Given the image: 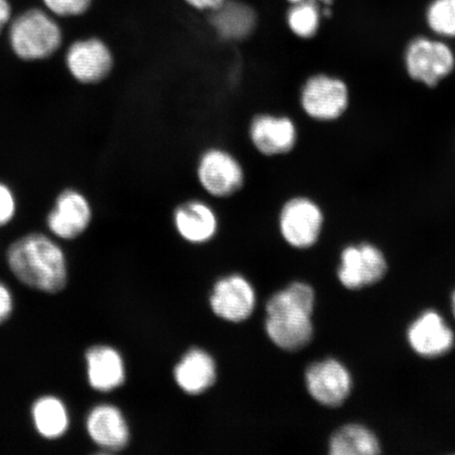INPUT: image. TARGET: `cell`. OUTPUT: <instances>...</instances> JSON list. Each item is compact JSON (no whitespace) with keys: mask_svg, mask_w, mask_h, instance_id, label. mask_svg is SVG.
I'll return each mask as SVG.
<instances>
[{"mask_svg":"<svg viewBox=\"0 0 455 455\" xmlns=\"http://www.w3.org/2000/svg\"><path fill=\"white\" fill-rule=\"evenodd\" d=\"M325 212L316 199L304 195L289 197L278 214V229L283 241L297 249H308L320 240Z\"/></svg>","mask_w":455,"mask_h":455,"instance_id":"8992f818","label":"cell"},{"mask_svg":"<svg viewBox=\"0 0 455 455\" xmlns=\"http://www.w3.org/2000/svg\"><path fill=\"white\" fill-rule=\"evenodd\" d=\"M451 305H452L453 315L455 317V291L452 294Z\"/></svg>","mask_w":455,"mask_h":455,"instance_id":"4dcf8cb0","label":"cell"},{"mask_svg":"<svg viewBox=\"0 0 455 455\" xmlns=\"http://www.w3.org/2000/svg\"><path fill=\"white\" fill-rule=\"evenodd\" d=\"M44 7L55 17L71 19L88 12L94 0H43Z\"/></svg>","mask_w":455,"mask_h":455,"instance_id":"cb8c5ba5","label":"cell"},{"mask_svg":"<svg viewBox=\"0 0 455 455\" xmlns=\"http://www.w3.org/2000/svg\"><path fill=\"white\" fill-rule=\"evenodd\" d=\"M210 306L221 320L235 323L247 321L255 309V290L243 275L225 276L214 284Z\"/></svg>","mask_w":455,"mask_h":455,"instance_id":"4fadbf2b","label":"cell"},{"mask_svg":"<svg viewBox=\"0 0 455 455\" xmlns=\"http://www.w3.org/2000/svg\"><path fill=\"white\" fill-rule=\"evenodd\" d=\"M218 369L207 351L193 348L185 354L174 368V379L185 394L203 395L215 384Z\"/></svg>","mask_w":455,"mask_h":455,"instance_id":"d6986e66","label":"cell"},{"mask_svg":"<svg viewBox=\"0 0 455 455\" xmlns=\"http://www.w3.org/2000/svg\"><path fill=\"white\" fill-rule=\"evenodd\" d=\"M7 263L11 272L25 286L56 294L68 283V264L64 250L41 232L28 233L10 244Z\"/></svg>","mask_w":455,"mask_h":455,"instance_id":"6da1fadb","label":"cell"},{"mask_svg":"<svg viewBox=\"0 0 455 455\" xmlns=\"http://www.w3.org/2000/svg\"><path fill=\"white\" fill-rule=\"evenodd\" d=\"M19 203L12 188L0 180V228L8 226L15 219Z\"/></svg>","mask_w":455,"mask_h":455,"instance_id":"d4e9b609","label":"cell"},{"mask_svg":"<svg viewBox=\"0 0 455 455\" xmlns=\"http://www.w3.org/2000/svg\"><path fill=\"white\" fill-rule=\"evenodd\" d=\"M31 415L38 435L45 440L60 439L69 430V411L60 397L54 395L38 397L33 403Z\"/></svg>","mask_w":455,"mask_h":455,"instance_id":"ffe728a7","label":"cell"},{"mask_svg":"<svg viewBox=\"0 0 455 455\" xmlns=\"http://www.w3.org/2000/svg\"><path fill=\"white\" fill-rule=\"evenodd\" d=\"M210 25L223 41L243 42L253 36L259 26V14L253 5L243 0H227L209 14Z\"/></svg>","mask_w":455,"mask_h":455,"instance_id":"e0dca14e","label":"cell"},{"mask_svg":"<svg viewBox=\"0 0 455 455\" xmlns=\"http://www.w3.org/2000/svg\"><path fill=\"white\" fill-rule=\"evenodd\" d=\"M403 71L414 84L435 90L455 72L452 43L429 33L418 34L407 41L402 55Z\"/></svg>","mask_w":455,"mask_h":455,"instance_id":"277c9868","label":"cell"},{"mask_svg":"<svg viewBox=\"0 0 455 455\" xmlns=\"http://www.w3.org/2000/svg\"><path fill=\"white\" fill-rule=\"evenodd\" d=\"M388 265L380 249L371 243L349 244L340 254L339 280L344 287L358 290L372 286L385 276Z\"/></svg>","mask_w":455,"mask_h":455,"instance_id":"30bf717a","label":"cell"},{"mask_svg":"<svg viewBox=\"0 0 455 455\" xmlns=\"http://www.w3.org/2000/svg\"><path fill=\"white\" fill-rule=\"evenodd\" d=\"M313 2L320 5L325 20L331 19L335 0H313Z\"/></svg>","mask_w":455,"mask_h":455,"instance_id":"f1b7e54d","label":"cell"},{"mask_svg":"<svg viewBox=\"0 0 455 455\" xmlns=\"http://www.w3.org/2000/svg\"><path fill=\"white\" fill-rule=\"evenodd\" d=\"M315 293L308 283L294 282L273 294L266 305L265 330L278 348L299 351L313 338Z\"/></svg>","mask_w":455,"mask_h":455,"instance_id":"7a4b0ae2","label":"cell"},{"mask_svg":"<svg viewBox=\"0 0 455 455\" xmlns=\"http://www.w3.org/2000/svg\"><path fill=\"white\" fill-rule=\"evenodd\" d=\"M188 7L198 12L212 13L213 11L223 5L227 0H183Z\"/></svg>","mask_w":455,"mask_h":455,"instance_id":"4316f807","label":"cell"},{"mask_svg":"<svg viewBox=\"0 0 455 455\" xmlns=\"http://www.w3.org/2000/svg\"><path fill=\"white\" fill-rule=\"evenodd\" d=\"M351 101L349 84L333 73L320 71L310 74L299 91L300 111L317 124L340 121L348 113Z\"/></svg>","mask_w":455,"mask_h":455,"instance_id":"5b68a950","label":"cell"},{"mask_svg":"<svg viewBox=\"0 0 455 455\" xmlns=\"http://www.w3.org/2000/svg\"><path fill=\"white\" fill-rule=\"evenodd\" d=\"M173 224L187 243L203 244L212 241L219 232L215 210L201 199H189L179 204L173 212Z\"/></svg>","mask_w":455,"mask_h":455,"instance_id":"2e32d148","label":"cell"},{"mask_svg":"<svg viewBox=\"0 0 455 455\" xmlns=\"http://www.w3.org/2000/svg\"><path fill=\"white\" fill-rule=\"evenodd\" d=\"M12 19V7L9 0H0V34L9 26Z\"/></svg>","mask_w":455,"mask_h":455,"instance_id":"83f0119b","label":"cell"},{"mask_svg":"<svg viewBox=\"0 0 455 455\" xmlns=\"http://www.w3.org/2000/svg\"><path fill=\"white\" fill-rule=\"evenodd\" d=\"M196 176L204 192L216 198L235 196L246 181L242 163L220 147L209 148L202 153L196 164Z\"/></svg>","mask_w":455,"mask_h":455,"instance_id":"52a82bcc","label":"cell"},{"mask_svg":"<svg viewBox=\"0 0 455 455\" xmlns=\"http://www.w3.org/2000/svg\"><path fill=\"white\" fill-rule=\"evenodd\" d=\"M8 28L10 49L22 61L48 60L64 44V32L49 11L26 10L14 17Z\"/></svg>","mask_w":455,"mask_h":455,"instance_id":"3957f363","label":"cell"},{"mask_svg":"<svg viewBox=\"0 0 455 455\" xmlns=\"http://www.w3.org/2000/svg\"><path fill=\"white\" fill-rule=\"evenodd\" d=\"M423 20L427 33L447 42H455V0H428Z\"/></svg>","mask_w":455,"mask_h":455,"instance_id":"603a6c76","label":"cell"},{"mask_svg":"<svg viewBox=\"0 0 455 455\" xmlns=\"http://www.w3.org/2000/svg\"><path fill=\"white\" fill-rule=\"evenodd\" d=\"M407 339L411 348L427 358L446 355L454 346V333L443 318L435 311L420 315L408 328Z\"/></svg>","mask_w":455,"mask_h":455,"instance_id":"5bb4252c","label":"cell"},{"mask_svg":"<svg viewBox=\"0 0 455 455\" xmlns=\"http://www.w3.org/2000/svg\"><path fill=\"white\" fill-rule=\"evenodd\" d=\"M248 133L254 149L266 157L288 156L299 141L298 124L287 114H256L249 124Z\"/></svg>","mask_w":455,"mask_h":455,"instance_id":"9c48e42d","label":"cell"},{"mask_svg":"<svg viewBox=\"0 0 455 455\" xmlns=\"http://www.w3.org/2000/svg\"><path fill=\"white\" fill-rule=\"evenodd\" d=\"M323 21V15L320 5L313 0L288 5L284 22L288 31L299 41H313L321 33Z\"/></svg>","mask_w":455,"mask_h":455,"instance_id":"7402d4cb","label":"cell"},{"mask_svg":"<svg viewBox=\"0 0 455 455\" xmlns=\"http://www.w3.org/2000/svg\"><path fill=\"white\" fill-rule=\"evenodd\" d=\"M116 64L114 54L104 39L96 36L79 38L68 47L67 71L82 84H98L110 76Z\"/></svg>","mask_w":455,"mask_h":455,"instance_id":"ba28073f","label":"cell"},{"mask_svg":"<svg viewBox=\"0 0 455 455\" xmlns=\"http://www.w3.org/2000/svg\"><path fill=\"white\" fill-rule=\"evenodd\" d=\"M284 2H286L288 5H293L303 3L305 0H284Z\"/></svg>","mask_w":455,"mask_h":455,"instance_id":"f546056e","label":"cell"},{"mask_svg":"<svg viewBox=\"0 0 455 455\" xmlns=\"http://www.w3.org/2000/svg\"><path fill=\"white\" fill-rule=\"evenodd\" d=\"M90 439L107 452H117L128 446L130 429L126 419L116 406L101 403L85 419Z\"/></svg>","mask_w":455,"mask_h":455,"instance_id":"9a60e30c","label":"cell"},{"mask_svg":"<svg viewBox=\"0 0 455 455\" xmlns=\"http://www.w3.org/2000/svg\"><path fill=\"white\" fill-rule=\"evenodd\" d=\"M332 455H375L380 453L378 437L367 427L348 424L334 432L329 443Z\"/></svg>","mask_w":455,"mask_h":455,"instance_id":"44dd1931","label":"cell"},{"mask_svg":"<svg viewBox=\"0 0 455 455\" xmlns=\"http://www.w3.org/2000/svg\"><path fill=\"white\" fill-rule=\"evenodd\" d=\"M305 380L310 395L326 407L343 405L352 389L348 369L334 358L312 363L306 370Z\"/></svg>","mask_w":455,"mask_h":455,"instance_id":"7c38bea8","label":"cell"},{"mask_svg":"<svg viewBox=\"0 0 455 455\" xmlns=\"http://www.w3.org/2000/svg\"><path fill=\"white\" fill-rule=\"evenodd\" d=\"M93 220V208L82 191L67 188L57 195L45 224L60 240L72 241L88 230Z\"/></svg>","mask_w":455,"mask_h":455,"instance_id":"8fae6325","label":"cell"},{"mask_svg":"<svg viewBox=\"0 0 455 455\" xmlns=\"http://www.w3.org/2000/svg\"><path fill=\"white\" fill-rule=\"evenodd\" d=\"M14 309L13 294L7 284L0 282V325L7 322Z\"/></svg>","mask_w":455,"mask_h":455,"instance_id":"484cf974","label":"cell"},{"mask_svg":"<svg viewBox=\"0 0 455 455\" xmlns=\"http://www.w3.org/2000/svg\"><path fill=\"white\" fill-rule=\"evenodd\" d=\"M88 382L91 388L110 392L126 380V366L123 356L113 347L96 345L85 352Z\"/></svg>","mask_w":455,"mask_h":455,"instance_id":"ac0fdd59","label":"cell"}]
</instances>
